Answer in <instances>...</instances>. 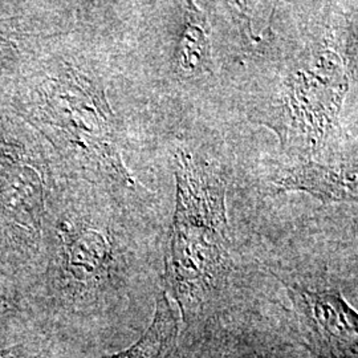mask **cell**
I'll return each instance as SVG.
<instances>
[{
	"mask_svg": "<svg viewBox=\"0 0 358 358\" xmlns=\"http://www.w3.org/2000/svg\"><path fill=\"white\" fill-rule=\"evenodd\" d=\"M13 51H15V44L13 40H10V35H7L0 29V60L13 57Z\"/></svg>",
	"mask_w": 358,
	"mask_h": 358,
	"instance_id": "7c38bea8",
	"label": "cell"
},
{
	"mask_svg": "<svg viewBox=\"0 0 358 358\" xmlns=\"http://www.w3.org/2000/svg\"><path fill=\"white\" fill-rule=\"evenodd\" d=\"M273 192H306L322 202L357 199L356 166H328L304 161L282 173L272 182Z\"/></svg>",
	"mask_w": 358,
	"mask_h": 358,
	"instance_id": "52a82bcc",
	"label": "cell"
},
{
	"mask_svg": "<svg viewBox=\"0 0 358 358\" xmlns=\"http://www.w3.org/2000/svg\"><path fill=\"white\" fill-rule=\"evenodd\" d=\"M315 344L333 358H357V313L332 289L289 287Z\"/></svg>",
	"mask_w": 358,
	"mask_h": 358,
	"instance_id": "8992f818",
	"label": "cell"
},
{
	"mask_svg": "<svg viewBox=\"0 0 358 358\" xmlns=\"http://www.w3.org/2000/svg\"><path fill=\"white\" fill-rule=\"evenodd\" d=\"M182 29L179 32L174 53L177 72L185 78H192L213 71L211 28L205 15L195 3H185Z\"/></svg>",
	"mask_w": 358,
	"mask_h": 358,
	"instance_id": "ba28073f",
	"label": "cell"
},
{
	"mask_svg": "<svg viewBox=\"0 0 358 358\" xmlns=\"http://www.w3.org/2000/svg\"><path fill=\"white\" fill-rule=\"evenodd\" d=\"M352 69L350 60L327 41L307 48L284 66L252 120L272 129L284 150L310 161L338 122Z\"/></svg>",
	"mask_w": 358,
	"mask_h": 358,
	"instance_id": "7a4b0ae2",
	"label": "cell"
},
{
	"mask_svg": "<svg viewBox=\"0 0 358 358\" xmlns=\"http://www.w3.org/2000/svg\"><path fill=\"white\" fill-rule=\"evenodd\" d=\"M45 186L32 155L8 137L0 138V213L38 234L44 226Z\"/></svg>",
	"mask_w": 358,
	"mask_h": 358,
	"instance_id": "5b68a950",
	"label": "cell"
},
{
	"mask_svg": "<svg viewBox=\"0 0 358 358\" xmlns=\"http://www.w3.org/2000/svg\"><path fill=\"white\" fill-rule=\"evenodd\" d=\"M47 289L53 307L94 309L117 289L125 257L109 226L63 214L47 234Z\"/></svg>",
	"mask_w": 358,
	"mask_h": 358,
	"instance_id": "277c9868",
	"label": "cell"
},
{
	"mask_svg": "<svg viewBox=\"0 0 358 358\" xmlns=\"http://www.w3.org/2000/svg\"><path fill=\"white\" fill-rule=\"evenodd\" d=\"M0 358H41V353L31 344H17L0 349Z\"/></svg>",
	"mask_w": 358,
	"mask_h": 358,
	"instance_id": "30bf717a",
	"label": "cell"
},
{
	"mask_svg": "<svg viewBox=\"0 0 358 358\" xmlns=\"http://www.w3.org/2000/svg\"><path fill=\"white\" fill-rule=\"evenodd\" d=\"M36 110L55 145L80 169L134 187L117 146L115 113L93 78L71 65L62 66L38 84Z\"/></svg>",
	"mask_w": 358,
	"mask_h": 358,
	"instance_id": "3957f363",
	"label": "cell"
},
{
	"mask_svg": "<svg viewBox=\"0 0 358 358\" xmlns=\"http://www.w3.org/2000/svg\"><path fill=\"white\" fill-rule=\"evenodd\" d=\"M177 202L166 256L167 285L182 317L215 300L230 276V241L222 179L186 150L176 155Z\"/></svg>",
	"mask_w": 358,
	"mask_h": 358,
	"instance_id": "6da1fadb",
	"label": "cell"
},
{
	"mask_svg": "<svg viewBox=\"0 0 358 358\" xmlns=\"http://www.w3.org/2000/svg\"><path fill=\"white\" fill-rule=\"evenodd\" d=\"M15 297L11 288L0 280V315H8L15 308Z\"/></svg>",
	"mask_w": 358,
	"mask_h": 358,
	"instance_id": "8fae6325",
	"label": "cell"
},
{
	"mask_svg": "<svg viewBox=\"0 0 358 358\" xmlns=\"http://www.w3.org/2000/svg\"><path fill=\"white\" fill-rule=\"evenodd\" d=\"M178 316L166 292L157 299L153 321L128 349L101 358H169L178 338Z\"/></svg>",
	"mask_w": 358,
	"mask_h": 358,
	"instance_id": "9c48e42d",
	"label": "cell"
}]
</instances>
